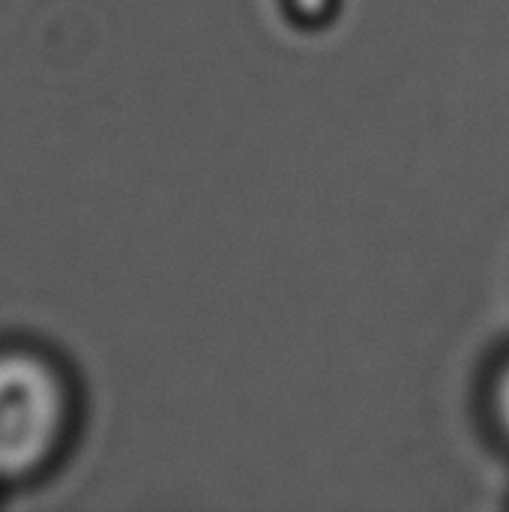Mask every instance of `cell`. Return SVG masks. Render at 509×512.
Listing matches in <instances>:
<instances>
[{
	"label": "cell",
	"instance_id": "cell-1",
	"mask_svg": "<svg viewBox=\"0 0 509 512\" xmlns=\"http://www.w3.org/2000/svg\"><path fill=\"white\" fill-rule=\"evenodd\" d=\"M66 426L60 375L33 354H0V477L36 471Z\"/></svg>",
	"mask_w": 509,
	"mask_h": 512
},
{
	"label": "cell",
	"instance_id": "cell-2",
	"mask_svg": "<svg viewBox=\"0 0 509 512\" xmlns=\"http://www.w3.org/2000/svg\"><path fill=\"white\" fill-rule=\"evenodd\" d=\"M495 411H498V420H501L504 432L509 435V363L507 369L501 372V378H498V387H495Z\"/></svg>",
	"mask_w": 509,
	"mask_h": 512
}]
</instances>
